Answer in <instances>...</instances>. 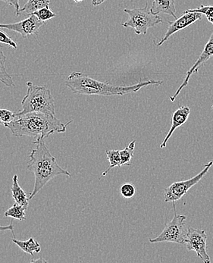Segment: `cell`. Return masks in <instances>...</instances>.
<instances>
[{
  "mask_svg": "<svg viewBox=\"0 0 213 263\" xmlns=\"http://www.w3.org/2000/svg\"><path fill=\"white\" fill-rule=\"evenodd\" d=\"M0 44H6L15 49H16L17 47L16 42L14 41L7 33L2 31H0Z\"/></svg>",
  "mask_w": 213,
  "mask_h": 263,
  "instance_id": "cell-25",
  "label": "cell"
},
{
  "mask_svg": "<svg viewBox=\"0 0 213 263\" xmlns=\"http://www.w3.org/2000/svg\"><path fill=\"white\" fill-rule=\"evenodd\" d=\"M33 15H36V17H38V19L43 22H48L50 19L56 17V14L54 13V12L49 9V6L39 9V10L34 12Z\"/></svg>",
  "mask_w": 213,
  "mask_h": 263,
  "instance_id": "cell-21",
  "label": "cell"
},
{
  "mask_svg": "<svg viewBox=\"0 0 213 263\" xmlns=\"http://www.w3.org/2000/svg\"><path fill=\"white\" fill-rule=\"evenodd\" d=\"M190 113V108L187 106H181L180 108H178V109L174 111L172 115V119H171V127H170L169 132H168L165 139L163 140V141L160 144V148L161 149H164L165 146H166L167 142L172 136L175 130L178 127H181V125L186 123L187 119H188Z\"/></svg>",
  "mask_w": 213,
  "mask_h": 263,
  "instance_id": "cell-12",
  "label": "cell"
},
{
  "mask_svg": "<svg viewBox=\"0 0 213 263\" xmlns=\"http://www.w3.org/2000/svg\"><path fill=\"white\" fill-rule=\"evenodd\" d=\"M73 120L63 123L55 116L42 112L26 113L15 116L10 123L4 124L15 137H33L46 139L54 133H65Z\"/></svg>",
  "mask_w": 213,
  "mask_h": 263,
  "instance_id": "cell-1",
  "label": "cell"
},
{
  "mask_svg": "<svg viewBox=\"0 0 213 263\" xmlns=\"http://www.w3.org/2000/svg\"><path fill=\"white\" fill-rule=\"evenodd\" d=\"M135 144H136V140H132L128 146L120 151L121 159H122L121 166H123V165L131 166V159L134 154Z\"/></svg>",
  "mask_w": 213,
  "mask_h": 263,
  "instance_id": "cell-19",
  "label": "cell"
},
{
  "mask_svg": "<svg viewBox=\"0 0 213 263\" xmlns=\"http://www.w3.org/2000/svg\"><path fill=\"white\" fill-rule=\"evenodd\" d=\"M26 209L23 205L15 202L12 207L8 209L5 212V216L11 217V218H15L18 221H25L26 220Z\"/></svg>",
  "mask_w": 213,
  "mask_h": 263,
  "instance_id": "cell-18",
  "label": "cell"
},
{
  "mask_svg": "<svg viewBox=\"0 0 213 263\" xmlns=\"http://www.w3.org/2000/svg\"><path fill=\"white\" fill-rule=\"evenodd\" d=\"M124 12L128 14V17L122 24L124 28H131L134 30L138 35L147 34L149 28H154L158 24L163 23L160 16L152 13L148 6V2L145 7L142 9H125Z\"/></svg>",
  "mask_w": 213,
  "mask_h": 263,
  "instance_id": "cell-5",
  "label": "cell"
},
{
  "mask_svg": "<svg viewBox=\"0 0 213 263\" xmlns=\"http://www.w3.org/2000/svg\"><path fill=\"white\" fill-rule=\"evenodd\" d=\"M106 1V0H92V5H93V6H100L102 3Z\"/></svg>",
  "mask_w": 213,
  "mask_h": 263,
  "instance_id": "cell-28",
  "label": "cell"
},
{
  "mask_svg": "<svg viewBox=\"0 0 213 263\" xmlns=\"http://www.w3.org/2000/svg\"><path fill=\"white\" fill-rule=\"evenodd\" d=\"M174 217L168 224H165L161 234L154 239H149L152 243H161V242H172L179 245H185L188 228L186 226L185 215L177 214L176 213V202H173Z\"/></svg>",
  "mask_w": 213,
  "mask_h": 263,
  "instance_id": "cell-6",
  "label": "cell"
},
{
  "mask_svg": "<svg viewBox=\"0 0 213 263\" xmlns=\"http://www.w3.org/2000/svg\"><path fill=\"white\" fill-rule=\"evenodd\" d=\"M50 0H28L26 4L20 9L21 14L25 12L28 15H33L39 9L49 6Z\"/></svg>",
  "mask_w": 213,
  "mask_h": 263,
  "instance_id": "cell-17",
  "label": "cell"
},
{
  "mask_svg": "<svg viewBox=\"0 0 213 263\" xmlns=\"http://www.w3.org/2000/svg\"><path fill=\"white\" fill-rule=\"evenodd\" d=\"M2 124H3V122H2L1 118H0V125H2Z\"/></svg>",
  "mask_w": 213,
  "mask_h": 263,
  "instance_id": "cell-31",
  "label": "cell"
},
{
  "mask_svg": "<svg viewBox=\"0 0 213 263\" xmlns=\"http://www.w3.org/2000/svg\"><path fill=\"white\" fill-rule=\"evenodd\" d=\"M213 55V33L212 35H211L210 38L209 39V41H208L207 44L205 46L204 49H203L202 53L200 54L199 58L197 59L195 63L193 64V66L188 70V71L187 72V74H186V77L184 78V81H183L182 84L180 87H179L177 90H176V93H175L174 95L170 97V100L171 102H174L176 100V99L177 98L178 96L179 95V93H181V90L186 87V86L188 85L189 80H190V77H191L192 74H195V73L198 72L199 69H200V67L202 65H204L206 63V62H207L208 60H210L211 57Z\"/></svg>",
  "mask_w": 213,
  "mask_h": 263,
  "instance_id": "cell-11",
  "label": "cell"
},
{
  "mask_svg": "<svg viewBox=\"0 0 213 263\" xmlns=\"http://www.w3.org/2000/svg\"><path fill=\"white\" fill-rule=\"evenodd\" d=\"M15 115H16V112H14L10 110L0 108V118H1L3 125L12 122L15 119Z\"/></svg>",
  "mask_w": 213,
  "mask_h": 263,
  "instance_id": "cell-24",
  "label": "cell"
},
{
  "mask_svg": "<svg viewBox=\"0 0 213 263\" xmlns=\"http://www.w3.org/2000/svg\"><path fill=\"white\" fill-rule=\"evenodd\" d=\"M163 81L149 80L140 81L138 84L130 86H114L109 83L101 82L89 77L82 72L74 71L67 78L66 85L74 94L98 96H123L137 93L143 87L149 85H162Z\"/></svg>",
  "mask_w": 213,
  "mask_h": 263,
  "instance_id": "cell-3",
  "label": "cell"
},
{
  "mask_svg": "<svg viewBox=\"0 0 213 263\" xmlns=\"http://www.w3.org/2000/svg\"><path fill=\"white\" fill-rule=\"evenodd\" d=\"M26 84L28 90L22 101V110L15 116L33 111L55 116V100L50 90L44 86L35 85L31 81Z\"/></svg>",
  "mask_w": 213,
  "mask_h": 263,
  "instance_id": "cell-4",
  "label": "cell"
},
{
  "mask_svg": "<svg viewBox=\"0 0 213 263\" xmlns=\"http://www.w3.org/2000/svg\"><path fill=\"white\" fill-rule=\"evenodd\" d=\"M14 230V226L12 222L11 223L9 226H0V232H6V231H12L13 232Z\"/></svg>",
  "mask_w": 213,
  "mask_h": 263,
  "instance_id": "cell-27",
  "label": "cell"
},
{
  "mask_svg": "<svg viewBox=\"0 0 213 263\" xmlns=\"http://www.w3.org/2000/svg\"><path fill=\"white\" fill-rule=\"evenodd\" d=\"M120 194L124 198H132L136 194V188L131 182L124 183L121 186Z\"/></svg>",
  "mask_w": 213,
  "mask_h": 263,
  "instance_id": "cell-23",
  "label": "cell"
},
{
  "mask_svg": "<svg viewBox=\"0 0 213 263\" xmlns=\"http://www.w3.org/2000/svg\"><path fill=\"white\" fill-rule=\"evenodd\" d=\"M12 242L15 243L18 248L22 249L25 253L31 255L32 257H33V253H39L41 251V245L35 240L33 237H31L28 240L22 241V240H19L15 238V234L13 232Z\"/></svg>",
  "mask_w": 213,
  "mask_h": 263,
  "instance_id": "cell-15",
  "label": "cell"
},
{
  "mask_svg": "<svg viewBox=\"0 0 213 263\" xmlns=\"http://www.w3.org/2000/svg\"><path fill=\"white\" fill-rule=\"evenodd\" d=\"M74 3H82L83 0H74Z\"/></svg>",
  "mask_w": 213,
  "mask_h": 263,
  "instance_id": "cell-30",
  "label": "cell"
},
{
  "mask_svg": "<svg viewBox=\"0 0 213 263\" xmlns=\"http://www.w3.org/2000/svg\"><path fill=\"white\" fill-rule=\"evenodd\" d=\"M151 12L155 15L160 13L167 14L177 19L175 0H152Z\"/></svg>",
  "mask_w": 213,
  "mask_h": 263,
  "instance_id": "cell-13",
  "label": "cell"
},
{
  "mask_svg": "<svg viewBox=\"0 0 213 263\" xmlns=\"http://www.w3.org/2000/svg\"><path fill=\"white\" fill-rule=\"evenodd\" d=\"M47 262V260H45V259H43V258H40V259H35V260H31V262Z\"/></svg>",
  "mask_w": 213,
  "mask_h": 263,
  "instance_id": "cell-29",
  "label": "cell"
},
{
  "mask_svg": "<svg viewBox=\"0 0 213 263\" xmlns=\"http://www.w3.org/2000/svg\"><path fill=\"white\" fill-rule=\"evenodd\" d=\"M106 154L109 162V167L102 174V176L103 177L106 176L108 172L112 170V168H115V167H121V162H122L120 151H114V149H112V151H106Z\"/></svg>",
  "mask_w": 213,
  "mask_h": 263,
  "instance_id": "cell-20",
  "label": "cell"
},
{
  "mask_svg": "<svg viewBox=\"0 0 213 263\" xmlns=\"http://www.w3.org/2000/svg\"><path fill=\"white\" fill-rule=\"evenodd\" d=\"M212 108H213V105H212Z\"/></svg>",
  "mask_w": 213,
  "mask_h": 263,
  "instance_id": "cell-32",
  "label": "cell"
},
{
  "mask_svg": "<svg viewBox=\"0 0 213 263\" xmlns=\"http://www.w3.org/2000/svg\"><path fill=\"white\" fill-rule=\"evenodd\" d=\"M11 191H12V197L15 202L23 205L26 210H28L30 199L27 196L25 191L19 185L18 176L17 175H14L12 178V186L11 187Z\"/></svg>",
  "mask_w": 213,
  "mask_h": 263,
  "instance_id": "cell-14",
  "label": "cell"
},
{
  "mask_svg": "<svg viewBox=\"0 0 213 263\" xmlns=\"http://www.w3.org/2000/svg\"><path fill=\"white\" fill-rule=\"evenodd\" d=\"M0 1L6 3V4H9L10 5V6H13V7L15 9L16 17H18V16L21 15V9L20 6H19V0H0Z\"/></svg>",
  "mask_w": 213,
  "mask_h": 263,
  "instance_id": "cell-26",
  "label": "cell"
},
{
  "mask_svg": "<svg viewBox=\"0 0 213 263\" xmlns=\"http://www.w3.org/2000/svg\"><path fill=\"white\" fill-rule=\"evenodd\" d=\"M33 143L36 145V147L30 154L29 163L27 166L28 170L33 172L35 179L34 186L29 197L30 200H32L47 183L55 177L59 175L71 177L68 171L59 165L55 157L51 154L44 139L37 138Z\"/></svg>",
  "mask_w": 213,
  "mask_h": 263,
  "instance_id": "cell-2",
  "label": "cell"
},
{
  "mask_svg": "<svg viewBox=\"0 0 213 263\" xmlns=\"http://www.w3.org/2000/svg\"><path fill=\"white\" fill-rule=\"evenodd\" d=\"M3 46L0 45V82L3 83L7 87H14L15 83L12 76L7 72L6 69V57L3 51Z\"/></svg>",
  "mask_w": 213,
  "mask_h": 263,
  "instance_id": "cell-16",
  "label": "cell"
},
{
  "mask_svg": "<svg viewBox=\"0 0 213 263\" xmlns=\"http://www.w3.org/2000/svg\"><path fill=\"white\" fill-rule=\"evenodd\" d=\"M44 25L45 22H41L36 15L33 14L25 20L16 23L0 24V28L17 32L22 35L24 39H26L31 35H37L40 28Z\"/></svg>",
  "mask_w": 213,
  "mask_h": 263,
  "instance_id": "cell-9",
  "label": "cell"
},
{
  "mask_svg": "<svg viewBox=\"0 0 213 263\" xmlns=\"http://www.w3.org/2000/svg\"><path fill=\"white\" fill-rule=\"evenodd\" d=\"M213 165V161L208 162L205 165L204 168L197 174L193 178L185 181H177L172 183L171 185L165 188L164 192V200L165 202H177L180 200L187 192L189 190L191 189L193 186L198 184L203 177L208 173L211 167Z\"/></svg>",
  "mask_w": 213,
  "mask_h": 263,
  "instance_id": "cell-7",
  "label": "cell"
},
{
  "mask_svg": "<svg viewBox=\"0 0 213 263\" xmlns=\"http://www.w3.org/2000/svg\"><path fill=\"white\" fill-rule=\"evenodd\" d=\"M201 13H199V12H187V11H184L183 12V15L179 18L176 19L175 22H168L169 26H168V29H167L165 36L160 40L158 44H157L155 41H154V44L157 47H160V46L164 44L165 41H168L170 36H172L176 32L180 31L181 30L187 28V27L191 25L192 24L196 22L197 21L201 20Z\"/></svg>",
  "mask_w": 213,
  "mask_h": 263,
  "instance_id": "cell-10",
  "label": "cell"
},
{
  "mask_svg": "<svg viewBox=\"0 0 213 263\" xmlns=\"http://www.w3.org/2000/svg\"><path fill=\"white\" fill-rule=\"evenodd\" d=\"M207 235L204 230L188 227L185 245L189 251L196 252L197 256L205 263H210L211 259L206 251Z\"/></svg>",
  "mask_w": 213,
  "mask_h": 263,
  "instance_id": "cell-8",
  "label": "cell"
},
{
  "mask_svg": "<svg viewBox=\"0 0 213 263\" xmlns=\"http://www.w3.org/2000/svg\"><path fill=\"white\" fill-rule=\"evenodd\" d=\"M187 12H199L206 16L207 20L213 25V6H200V7L193 9H187Z\"/></svg>",
  "mask_w": 213,
  "mask_h": 263,
  "instance_id": "cell-22",
  "label": "cell"
}]
</instances>
